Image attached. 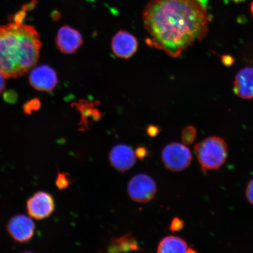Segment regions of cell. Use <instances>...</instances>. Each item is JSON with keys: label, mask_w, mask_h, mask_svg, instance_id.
<instances>
[{"label": "cell", "mask_w": 253, "mask_h": 253, "mask_svg": "<svg viewBox=\"0 0 253 253\" xmlns=\"http://www.w3.org/2000/svg\"><path fill=\"white\" fill-rule=\"evenodd\" d=\"M233 90L241 99H253V68L246 67L237 73L234 81Z\"/></svg>", "instance_id": "7c38bea8"}, {"label": "cell", "mask_w": 253, "mask_h": 253, "mask_svg": "<svg viewBox=\"0 0 253 253\" xmlns=\"http://www.w3.org/2000/svg\"><path fill=\"white\" fill-rule=\"evenodd\" d=\"M138 43L136 38L128 32L122 30L113 37L112 41L113 52L116 56L128 59L137 51Z\"/></svg>", "instance_id": "30bf717a"}, {"label": "cell", "mask_w": 253, "mask_h": 253, "mask_svg": "<svg viewBox=\"0 0 253 253\" xmlns=\"http://www.w3.org/2000/svg\"><path fill=\"white\" fill-rule=\"evenodd\" d=\"M26 208L29 216L36 220L46 219L55 210L54 199L49 193L39 191L28 199Z\"/></svg>", "instance_id": "8992f818"}, {"label": "cell", "mask_w": 253, "mask_h": 253, "mask_svg": "<svg viewBox=\"0 0 253 253\" xmlns=\"http://www.w3.org/2000/svg\"><path fill=\"white\" fill-rule=\"evenodd\" d=\"M42 43L31 25L9 23L0 26V73L6 79L17 78L36 66Z\"/></svg>", "instance_id": "7a4b0ae2"}, {"label": "cell", "mask_w": 253, "mask_h": 253, "mask_svg": "<svg viewBox=\"0 0 253 253\" xmlns=\"http://www.w3.org/2000/svg\"><path fill=\"white\" fill-rule=\"evenodd\" d=\"M246 195L248 201L253 206V179L250 181L247 186Z\"/></svg>", "instance_id": "ffe728a7"}, {"label": "cell", "mask_w": 253, "mask_h": 253, "mask_svg": "<svg viewBox=\"0 0 253 253\" xmlns=\"http://www.w3.org/2000/svg\"><path fill=\"white\" fill-rule=\"evenodd\" d=\"M56 43L60 51L65 54H72L83 43V38L77 30L65 25L59 30Z\"/></svg>", "instance_id": "9c48e42d"}, {"label": "cell", "mask_w": 253, "mask_h": 253, "mask_svg": "<svg viewBox=\"0 0 253 253\" xmlns=\"http://www.w3.org/2000/svg\"><path fill=\"white\" fill-rule=\"evenodd\" d=\"M147 132L150 137H156L159 132V128L156 126H151L147 128Z\"/></svg>", "instance_id": "7402d4cb"}, {"label": "cell", "mask_w": 253, "mask_h": 253, "mask_svg": "<svg viewBox=\"0 0 253 253\" xmlns=\"http://www.w3.org/2000/svg\"><path fill=\"white\" fill-rule=\"evenodd\" d=\"M109 159L115 169L120 172H125L134 165L135 155L128 145L119 144L113 148L110 153Z\"/></svg>", "instance_id": "8fae6325"}, {"label": "cell", "mask_w": 253, "mask_h": 253, "mask_svg": "<svg viewBox=\"0 0 253 253\" xmlns=\"http://www.w3.org/2000/svg\"><path fill=\"white\" fill-rule=\"evenodd\" d=\"M184 227V221L179 217L173 218L170 224L169 229L172 232H179Z\"/></svg>", "instance_id": "ac0fdd59"}, {"label": "cell", "mask_w": 253, "mask_h": 253, "mask_svg": "<svg viewBox=\"0 0 253 253\" xmlns=\"http://www.w3.org/2000/svg\"><path fill=\"white\" fill-rule=\"evenodd\" d=\"M197 129L194 126H188L183 129L181 138L183 143L185 145H191L194 143L197 137Z\"/></svg>", "instance_id": "9a60e30c"}, {"label": "cell", "mask_w": 253, "mask_h": 253, "mask_svg": "<svg viewBox=\"0 0 253 253\" xmlns=\"http://www.w3.org/2000/svg\"><path fill=\"white\" fill-rule=\"evenodd\" d=\"M5 78L0 73V94H1L5 88Z\"/></svg>", "instance_id": "cb8c5ba5"}, {"label": "cell", "mask_w": 253, "mask_h": 253, "mask_svg": "<svg viewBox=\"0 0 253 253\" xmlns=\"http://www.w3.org/2000/svg\"><path fill=\"white\" fill-rule=\"evenodd\" d=\"M4 100L8 103L13 104L17 102L18 99V94L14 90H10L6 91L4 96Z\"/></svg>", "instance_id": "d6986e66"}, {"label": "cell", "mask_w": 253, "mask_h": 253, "mask_svg": "<svg viewBox=\"0 0 253 253\" xmlns=\"http://www.w3.org/2000/svg\"><path fill=\"white\" fill-rule=\"evenodd\" d=\"M157 252L160 253H195L189 248L187 243L179 237L169 236L164 237L158 246Z\"/></svg>", "instance_id": "4fadbf2b"}, {"label": "cell", "mask_w": 253, "mask_h": 253, "mask_svg": "<svg viewBox=\"0 0 253 253\" xmlns=\"http://www.w3.org/2000/svg\"><path fill=\"white\" fill-rule=\"evenodd\" d=\"M140 251L138 243L131 234L113 239L108 248L109 253L128 252Z\"/></svg>", "instance_id": "5bb4252c"}, {"label": "cell", "mask_w": 253, "mask_h": 253, "mask_svg": "<svg viewBox=\"0 0 253 253\" xmlns=\"http://www.w3.org/2000/svg\"><path fill=\"white\" fill-rule=\"evenodd\" d=\"M29 79L32 86L40 91H51L58 83L56 73L47 65H41L34 68L31 72Z\"/></svg>", "instance_id": "ba28073f"}, {"label": "cell", "mask_w": 253, "mask_h": 253, "mask_svg": "<svg viewBox=\"0 0 253 253\" xmlns=\"http://www.w3.org/2000/svg\"><path fill=\"white\" fill-rule=\"evenodd\" d=\"M162 161L168 169L172 172H180L191 165L192 155L189 148L179 142H172L164 147Z\"/></svg>", "instance_id": "277c9868"}, {"label": "cell", "mask_w": 253, "mask_h": 253, "mask_svg": "<svg viewBox=\"0 0 253 253\" xmlns=\"http://www.w3.org/2000/svg\"><path fill=\"white\" fill-rule=\"evenodd\" d=\"M231 1H232L236 2V3H239V2L245 1V0H231Z\"/></svg>", "instance_id": "d4e9b609"}, {"label": "cell", "mask_w": 253, "mask_h": 253, "mask_svg": "<svg viewBox=\"0 0 253 253\" xmlns=\"http://www.w3.org/2000/svg\"><path fill=\"white\" fill-rule=\"evenodd\" d=\"M41 106V103L39 100L37 99H32L29 102L25 104L24 106V112L27 115H30L35 111L39 109Z\"/></svg>", "instance_id": "e0dca14e"}, {"label": "cell", "mask_w": 253, "mask_h": 253, "mask_svg": "<svg viewBox=\"0 0 253 253\" xmlns=\"http://www.w3.org/2000/svg\"><path fill=\"white\" fill-rule=\"evenodd\" d=\"M251 10L252 14V15L253 17V1L251 3Z\"/></svg>", "instance_id": "484cf974"}, {"label": "cell", "mask_w": 253, "mask_h": 253, "mask_svg": "<svg viewBox=\"0 0 253 253\" xmlns=\"http://www.w3.org/2000/svg\"><path fill=\"white\" fill-rule=\"evenodd\" d=\"M209 0H150L142 19L151 46L175 58L207 36Z\"/></svg>", "instance_id": "6da1fadb"}, {"label": "cell", "mask_w": 253, "mask_h": 253, "mask_svg": "<svg viewBox=\"0 0 253 253\" xmlns=\"http://www.w3.org/2000/svg\"><path fill=\"white\" fill-rule=\"evenodd\" d=\"M128 194L132 201L146 203L154 198L157 191L156 182L145 174H138L129 181Z\"/></svg>", "instance_id": "5b68a950"}, {"label": "cell", "mask_w": 253, "mask_h": 253, "mask_svg": "<svg viewBox=\"0 0 253 253\" xmlns=\"http://www.w3.org/2000/svg\"><path fill=\"white\" fill-rule=\"evenodd\" d=\"M194 150L204 172L217 170L226 163L228 147L224 139L211 136L195 145Z\"/></svg>", "instance_id": "3957f363"}, {"label": "cell", "mask_w": 253, "mask_h": 253, "mask_svg": "<svg viewBox=\"0 0 253 253\" xmlns=\"http://www.w3.org/2000/svg\"><path fill=\"white\" fill-rule=\"evenodd\" d=\"M148 151L146 148L144 147H139L135 151V156L140 160H144L148 156Z\"/></svg>", "instance_id": "44dd1931"}, {"label": "cell", "mask_w": 253, "mask_h": 253, "mask_svg": "<svg viewBox=\"0 0 253 253\" xmlns=\"http://www.w3.org/2000/svg\"><path fill=\"white\" fill-rule=\"evenodd\" d=\"M7 229L9 236L15 242L27 243L33 238L36 224L30 216L25 214L16 215L8 221Z\"/></svg>", "instance_id": "52a82bcc"}, {"label": "cell", "mask_w": 253, "mask_h": 253, "mask_svg": "<svg viewBox=\"0 0 253 253\" xmlns=\"http://www.w3.org/2000/svg\"><path fill=\"white\" fill-rule=\"evenodd\" d=\"M71 184V178L69 174L66 173H59L57 177L56 185L60 190L68 188Z\"/></svg>", "instance_id": "2e32d148"}, {"label": "cell", "mask_w": 253, "mask_h": 253, "mask_svg": "<svg viewBox=\"0 0 253 253\" xmlns=\"http://www.w3.org/2000/svg\"><path fill=\"white\" fill-rule=\"evenodd\" d=\"M222 62L225 66L232 65L234 62V59L230 56H223L222 58Z\"/></svg>", "instance_id": "603a6c76"}]
</instances>
